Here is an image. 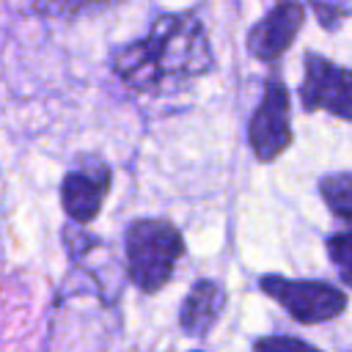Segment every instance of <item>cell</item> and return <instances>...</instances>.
I'll return each instance as SVG.
<instances>
[{"label":"cell","mask_w":352,"mask_h":352,"mask_svg":"<svg viewBox=\"0 0 352 352\" xmlns=\"http://www.w3.org/2000/svg\"><path fill=\"white\" fill-rule=\"evenodd\" d=\"M209 66L212 50L204 25L190 14H165L143 38L113 52L116 77L138 94L187 82Z\"/></svg>","instance_id":"cell-1"},{"label":"cell","mask_w":352,"mask_h":352,"mask_svg":"<svg viewBox=\"0 0 352 352\" xmlns=\"http://www.w3.org/2000/svg\"><path fill=\"white\" fill-rule=\"evenodd\" d=\"M124 250H126V272L132 283L140 292L151 294L170 280L173 267L184 253V242L173 223L143 217L126 228Z\"/></svg>","instance_id":"cell-2"},{"label":"cell","mask_w":352,"mask_h":352,"mask_svg":"<svg viewBox=\"0 0 352 352\" xmlns=\"http://www.w3.org/2000/svg\"><path fill=\"white\" fill-rule=\"evenodd\" d=\"M261 292L283 305L292 319L302 324H319L336 319L346 308V294L322 280H294L283 275H264L258 280Z\"/></svg>","instance_id":"cell-3"},{"label":"cell","mask_w":352,"mask_h":352,"mask_svg":"<svg viewBox=\"0 0 352 352\" xmlns=\"http://www.w3.org/2000/svg\"><path fill=\"white\" fill-rule=\"evenodd\" d=\"M300 99L305 110H327L344 121H352V72L316 52L305 55Z\"/></svg>","instance_id":"cell-4"},{"label":"cell","mask_w":352,"mask_h":352,"mask_svg":"<svg viewBox=\"0 0 352 352\" xmlns=\"http://www.w3.org/2000/svg\"><path fill=\"white\" fill-rule=\"evenodd\" d=\"M250 146L261 162L275 160L292 143V116H289V94L286 88L272 80L250 118L248 126Z\"/></svg>","instance_id":"cell-5"},{"label":"cell","mask_w":352,"mask_h":352,"mask_svg":"<svg viewBox=\"0 0 352 352\" xmlns=\"http://www.w3.org/2000/svg\"><path fill=\"white\" fill-rule=\"evenodd\" d=\"M110 190V168L102 160H82L60 182L63 212L74 223H91Z\"/></svg>","instance_id":"cell-6"},{"label":"cell","mask_w":352,"mask_h":352,"mask_svg":"<svg viewBox=\"0 0 352 352\" xmlns=\"http://www.w3.org/2000/svg\"><path fill=\"white\" fill-rule=\"evenodd\" d=\"M305 19V8L297 0H280L275 8H270L248 33V50L258 60H275L280 58L294 36L300 33Z\"/></svg>","instance_id":"cell-7"},{"label":"cell","mask_w":352,"mask_h":352,"mask_svg":"<svg viewBox=\"0 0 352 352\" xmlns=\"http://www.w3.org/2000/svg\"><path fill=\"white\" fill-rule=\"evenodd\" d=\"M223 300L226 297H223L220 283H214V280H198V283H192V289L184 297L182 311H179L182 330L187 336H198V338L206 336L214 327V322H217V316L223 311Z\"/></svg>","instance_id":"cell-8"},{"label":"cell","mask_w":352,"mask_h":352,"mask_svg":"<svg viewBox=\"0 0 352 352\" xmlns=\"http://www.w3.org/2000/svg\"><path fill=\"white\" fill-rule=\"evenodd\" d=\"M319 192H322V198L333 214L352 220V170L324 176L319 184Z\"/></svg>","instance_id":"cell-9"},{"label":"cell","mask_w":352,"mask_h":352,"mask_svg":"<svg viewBox=\"0 0 352 352\" xmlns=\"http://www.w3.org/2000/svg\"><path fill=\"white\" fill-rule=\"evenodd\" d=\"M116 0H33V8L44 16H60V19H72V16H82V14H94L102 11L107 6H113Z\"/></svg>","instance_id":"cell-10"},{"label":"cell","mask_w":352,"mask_h":352,"mask_svg":"<svg viewBox=\"0 0 352 352\" xmlns=\"http://www.w3.org/2000/svg\"><path fill=\"white\" fill-rule=\"evenodd\" d=\"M327 256L338 270V278L352 289V231L333 234L327 239Z\"/></svg>","instance_id":"cell-11"},{"label":"cell","mask_w":352,"mask_h":352,"mask_svg":"<svg viewBox=\"0 0 352 352\" xmlns=\"http://www.w3.org/2000/svg\"><path fill=\"white\" fill-rule=\"evenodd\" d=\"M253 352H322V349L294 336H264L253 344Z\"/></svg>","instance_id":"cell-12"},{"label":"cell","mask_w":352,"mask_h":352,"mask_svg":"<svg viewBox=\"0 0 352 352\" xmlns=\"http://www.w3.org/2000/svg\"><path fill=\"white\" fill-rule=\"evenodd\" d=\"M314 3V8H316V14H319V19L324 22V25H330L333 19H338L344 11L338 8V3L341 0H311Z\"/></svg>","instance_id":"cell-13"}]
</instances>
